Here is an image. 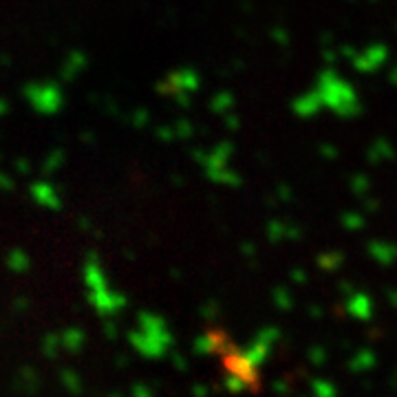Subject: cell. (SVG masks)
<instances>
[{
    "instance_id": "6da1fadb",
    "label": "cell",
    "mask_w": 397,
    "mask_h": 397,
    "mask_svg": "<svg viewBox=\"0 0 397 397\" xmlns=\"http://www.w3.org/2000/svg\"><path fill=\"white\" fill-rule=\"evenodd\" d=\"M27 100L31 106L40 113H51L58 111L60 104H62V93L55 82H33L25 89Z\"/></svg>"
},
{
    "instance_id": "7a4b0ae2",
    "label": "cell",
    "mask_w": 397,
    "mask_h": 397,
    "mask_svg": "<svg viewBox=\"0 0 397 397\" xmlns=\"http://www.w3.org/2000/svg\"><path fill=\"white\" fill-rule=\"evenodd\" d=\"M87 62H89V58L84 55L82 51H71L67 55V60L62 62V78L73 80L80 73V71L87 69Z\"/></svg>"
}]
</instances>
